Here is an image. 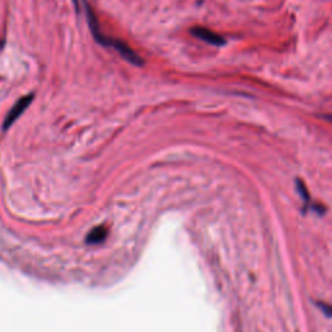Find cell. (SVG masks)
Instances as JSON below:
<instances>
[{
  "instance_id": "3",
  "label": "cell",
  "mask_w": 332,
  "mask_h": 332,
  "mask_svg": "<svg viewBox=\"0 0 332 332\" xmlns=\"http://www.w3.org/2000/svg\"><path fill=\"white\" fill-rule=\"evenodd\" d=\"M86 7V12H87V21H88V26H90V30H91L92 37L95 38L99 44H103V46H111V38L105 37L101 32H100V26H99V21L96 18V14L94 13L92 8L88 4H85Z\"/></svg>"
},
{
  "instance_id": "5",
  "label": "cell",
  "mask_w": 332,
  "mask_h": 332,
  "mask_svg": "<svg viewBox=\"0 0 332 332\" xmlns=\"http://www.w3.org/2000/svg\"><path fill=\"white\" fill-rule=\"evenodd\" d=\"M107 236H108V230L103 227V226H100V227L94 228L91 233L88 234L86 240H87L88 244H99V243H101V241H104L107 239Z\"/></svg>"
},
{
  "instance_id": "4",
  "label": "cell",
  "mask_w": 332,
  "mask_h": 332,
  "mask_svg": "<svg viewBox=\"0 0 332 332\" xmlns=\"http://www.w3.org/2000/svg\"><path fill=\"white\" fill-rule=\"evenodd\" d=\"M191 34L193 37L199 38V39L204 40V42L209 43V44H213V46H224L226 44V39L223 37H221L217 33L212 32L207 28H201V26H196V28L191 29Z\"/></svg>"
},
{
  "instance_id": "6",
  "label": "cell",
  "mask_w": 332,
  "mask_h": 332,
  "mask_svg": "<svg viewBox=\"0 0 332 332\" xmlns=\"http://www.w3.org/2000/svg\"><path fill=\"white\" fill-rule=\"evenodd\" d=\"M318 307H319V309H321L322 312L324 313V314L328 315V317H332V307H331V305H327V304H324V302H319Z\"/></svg>"
},
{
  "instance_id": "8",
  "label": "cell",
  "mask_w": 332,
  "mask_h": 332,
  "mask_svg": "<svg viewBox=\"0 0 332 332\" xmlns=\"http://www.w3.org/2000/svg\"><path fill=\"white\" fill-rule=\"evenodd\" d=\"M73 2H74V3H75V6H77V4H78V0H73Z\"/></svg>"
},
{
  "instance_id": "7",
  "label": "cell",
  "mask_w": 332,
  "mask_h": 332,
  "mask_svg": "<svg viewBox=\"0 0 332 332\" xmlns=\"http://www.w3.org/2000/svg\"><path fill=\"white\" fill-rule=\"evenodd\" d=\"M324 117H326L327 119H329V121H332V116H324Z\"/></svg>"
},
{
  "instance_id": "1",
  "label": "cell",
  "mask_w": 332,
  "mask_h": 332,
  "mask_svg": "<svg viewBox=\"0 0 332 332\" xmlns=\"http://www.w3.org/2000/svg\"><path fill=\"white\" fill-rule=\"evenodd\" d=\"M33 99H34V95L30 94V95H26V96L21 97L20 100H18L16 104L12 107L11 111L8 112V114H7L6 119H4V123H3V129L4 130H7V129L11 127L12 125H13L14 122H16V119H18L21 117V114L23 113V112L28 109V107L30 104H32Z\"/></svg>"
},
{
  "instance_id": "2",
  "label": "cell",
  "mask_w": 332,
  "mask_h": 332,
  "mask_svg": "<svg viewBox=\"0 0 332 332\" xmlns=\"http://www.w3.org/2000/svg\"><path fill=\"white\" fill-rule=\"evenodd\" d=\"M111 47H113L118 52L119 56L122 57L123 60H126L129 64L135 66H143L142 57L138 56L137 52L134 51L133 48H130V46H127L125 42L119 39H111Z\"/></svg>"
}]
</instances>
